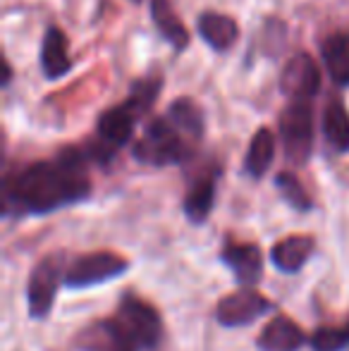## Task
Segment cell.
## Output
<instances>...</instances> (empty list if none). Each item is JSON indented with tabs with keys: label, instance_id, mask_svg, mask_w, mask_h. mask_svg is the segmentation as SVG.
Listing matches in <instances>:
<instances>
[{
	"label": "cell",
	"instance_id": "cell-21",
	"mask_svg": "<svg viewBox=\"0 0 349 351\" xmlns=\"http://www.w3.org/2000/svg\"><path fill=\"white\" fill-rule=\"evenodd\" d=\"M168 117L173 120V125L182 134L194 136V139H201V134H204V112H201V108L196 106L194 101H189V98L175 101L168 110Z\"/></svg>",
	"mask_w": 349,
	"mask_h": 351
},
{
	"label": "cell",
	"instance_id": "cell-12",
	"mask_svg": "<svg viewBox=\"0 0 349 351\" xmlns=\"http://www.w3.org/2000/svg\"><path fill=\"white\" fill-rule=\"evenodd\" d=\"M306 344V335L294 320L278 315L261 330L256 347L261 351H299Z\"/></svg>",
	"mask_w": 349,
	"mask_h": 351
},
{
	"label": "cell",
	"instance_id": "cell-22",
	"mask_svg": "<svg viewBox=\"0 0 349 351\" xmlns=\"http://www.w3.org/2000/svg\"><path fill=\"white\" fill-rule=\"evenodd\" d=\"M275 184H278L280 194L285 196V201H287L292 208H297L302 213L311 210V199H309V194L304 191L302 182H299L294 175H289V172H280V175L275 177Z\"/></svg>",
	"mask_w": 349,
	"mask_h": 351
},
{
	"label": "cell",
	"instance_id": "cell-6",
	"mask_svg": "<svg viewBox=\"0 0 349 351\" xmlns=\"http://www.w3.org/2000/svg\"><path fill=\"white\" fill-rule=\"evenodd\" d=\"M285 153L294 165H304L313 146V112L306 101H294L280 117Z\"/></svg>",
	"mask_w": 349,
	"mask_h": 351
},
{
	"label": "cell",
	"instance_id": "cell-19",
	"mask_svg": "<svg viewBox=\"0 0 349 351\" xmlns=\"http://www.w3.org/2000/svg\"><path fill=\"white\" fill-rule=\"evenodd\" d=\"M323 134L337 153L349 151V112L342 103L333 101L326 108V112H323Z\"/></svg>",
	"mask_w": 349,
	"mask_h": 351
},
{
	"label": "cell",
	"instance_id": "cell-1",
	"mask_svg": "<svg viewBox=\"0 0 349 351\" xmlns=\"http://www.w3.org/2000/svg\"><path fill=\"white\" fill-rule=\"evenodd\" d=\"M86 156L67 148L53 162H34L5 180V215H43L86 199Z\"/></svg>",
	"mask_w": 349,
	"mask_h": 351
},
{
	"label": "cell",
	"instance_id": "cell-13",
	"mask_svg": "<svg viewBox=\"0 0 349 351\" xmlns=\"http://www.w3.org/2000/svg\"><path fill=\"white\" fill-rule=\"evenodd\" d=\"M313 251L311 237L294 234L287 239H280L278 244L270 249V261L280 273H299L306 265L309 256Z\"/></svg>",
	"mask_w": 349,
	"mask_h": 351
},
{
	"label": "cell",
	"instance_id": "cell-10",
	"mask_svg": "<svg viewBox=\"0 0 349 351\" xmlns=\"http://www.w3.org/2000/svg\"><path fill=\"white\" fill-rule=\"evenodd\" d=\"M144 115L139 108L134 106V101L127 98L122 106L110 108V110L103 112L101 122H98V136L106 143L108 148H120L132 139V132H134L136 120Z\"/></svg>",
	"mask_w": 349,
	"mask_h": 351
},
{
	"label": "cell",
	"instance_id": "cell-5",
	"mask_svg": "<svg viewBox=\"0 0 349 351\" xmlns=\"http://www.w3.org/2000/svg\"><path fill=\"white\" fill-rule=\"evenodd\" d=\"M130 263L122 256L110 254V251H96V254L77 256L65 268V285L72 289H84V287L103 285L108 280L120 278L127 273Z\"/></svg>",
	"mask_w": 349,
	"mask_h": 351
},
{
	"label": "cell",
	"instance_id": "cell-18",
	"mask_svg": "<svg viewBox=\"0 0 349 351\" xmlns=\"http://www.w3.org/2000/svg\"><path fill=\"white\" fill-rule=\"evenodd\" d=\"M151 17H154L156 29H158L165 41L173 43L177 51L186 48V43H189V32L184 29L182 19L175 14L170 0H151Z\"/></svg>",
	"mask_w": 349,
	"mask_h": 351
},
{
	"label": "cell",
	"instance_id": "cell-11",
	"mask_svg": "<svg viewBox=\"0 0 349 351\" xmlns=\"http://www.w3.org/2000/svg\"><path fill=\"white\" fill-rule=\"evenodd\" d=\"M223 263L234 273L242 287H252L263 275V254L256 244H228L220 254Z\"/></svg>",
	"mask_w": 349,
	"mask_h": 351
},
{
	"label": "cell",
	"instance_id": "cell-7",
	"mask_svg": "<svg viewBox=\"0 0 349 351\" xmlns=\"http://www.w3.org/2000/svg\"><path fill=\"white\" fill-rule=\"evenodd\" d=\"M270 311V301L263 294L254 291L252 287H244L239 291L223 296L215 306V318L225 328H244V325L258 320Z\"/></svg>",
	"mask_w": 349,
	"mask_h": 351
},
{
	"label": "cell",
	"instance_id": "cell-16",
	"mask_svg": "<svg viewBox=\"0 0 349 351\" xmlns=\"http://www.w3.org/2000/svg\"><path fill=\"white\" fill-rule=\"evenodd\" d=\"M326 70L337 86H349V34H333L321 48Z\"/></svg>",
	"mask_w": 349,
	"mask_h": 351
},
{
	"label": "cell",
	"instance_id": "cell-14",
	"mask_svg": "<svg viewBox=\"0 0 349 351\" xmlns=\"http://www.w3.org/2000/svg\"><path fill=\"white\" fill-rule=\"evenodd\" d=\"M41 67L48 79H60L62 74L70 72L72 60H70V53H67V36L62 29L51 27L46 32V36H43Z\"/></svg>",
	"mask_w": 349,
	"mask_h": 351
},
{
	"label": "cell",
	"instance_id": "cell-25",
	"mask_svg": "<svg viewBox=\"0 0 349 351\" xmlns=\"http://www.w3.org/2000/svg\"><path fill=\"white\" fill-rule=\"evenodd\" d=\"M347 330H349V325H347Z\"/></svg>",
	"mask_w": 349,
	"mask_h": 351
},
{
	"label": "cell",
	"instance_id": "cell-2",
	"mask_svg": "<svg viewBox=\"0 0 349 351\" xmlns=\"http://www.w3.org/2000/svg\"><path fill=\"white\" fill-rule=\"evenodd\" d=\"M134 156L146 165L163 167L184 160L189 156V146L170 117H154L146 125L144 136L136 141Z\"/></svg>",
	"mask_w": 349,
	"mask_h": 351
},
{
	"label": "cell",
	"instance_id": "cell-20",
	"mask_svg": "<svg viewBox=\"0 0 349 351\" xmlns=\"http://www.w3.org/2000/svg\"><path fill=\"white\" fill-rule=\"evenodd\" d=\"M275 156V136L270 134L268 130H258L256 136L252 139V146L247 151V160H244V167L252 177H263L268 172L270 162H273Z\"/></svg>",
	"mask_w": 349,
	"mask_h": 351
},
{
	"label": "cell",
	"instance_id": "cell-15",
	"mask_svg": "<svg viewBox=\"0 0 349 351\" xmlns=\"http://www.w3.org/2000/svg\"><path fill=\"white\" fill-rule=\"evenodd\" d=\"M199 34L213 51H228L234 46L239 36L237 22L228 14L218 12H204L199 17Z\"/></svg>",
	"mask_w": 349,
	"mask_h": 351
},
{
	"label": "cell",
	"instance_id": "cell-4",
	"mask_svg": "<svg viewBox=\"0 0 349 351\" xmlns=\"http://www.w3.org/2000/svg\"><path fill=\"white\" fill-rule=\"evenodd\" d=\"M60 282H65L62 254L48 256V258H43L41 263L32 270L29 285H27V304H29V315H32V318L38 320L51 313Z\"/></svg>",
	"mask_w": 349,
	"mask_h": 351
},
{
	"label": "cell",
	"instance_id": "cell-9",
	"mask_svg": "<svg viewBox=\"0 0 349 351\" xmlns=\"http://www.w3.org/2000/svg\"><path fill=\"white\" fill-rule=\"evenodd\" d=\"M77 344L82 351H136L134 342L127 337L115 315L91 323L86 330H82Z\"/></svg>",
	"mask_w": 349,
	"mask_h": 351
},
{
	"label": "cell",
	"instance_id": "cell-3",
	"mask_svg": "<svg viewBox=\"0 0 349 351\" xmlns=\"http://www.w3.org/2000/svg\"><path fill=\"white\" fill-rule=\"evenodd\" d=\"M115 318L120 320L127 337L134 342L136 351H151L158 347L160 335H163V323H160L158 311L151 304L141 301L139 296L127 294L120 301Z\"/></svg>",
	"mask_w": 349,
	"mask_h": 351
},
{
	"label": "cell",
	"instance_id": "cell-17",
	"mask_svg": "<svg viewBox=\"0 0 349 351\" xmlns=\"http://www.w3.org/2000/svg\"><path fill=\"white\" fill-rule=\"evenodd\" d=\"M215 204V175H204L191 184V189L184 196V213L191 222L201 225L210 215Z\"/></svg>",
	"mask_w": 349,
	"mask_h": 351
},
{
	"label": "cell",
	"instance_id": "cell-23",
	"mask_svg": "<svg viewBox=\"0 0 349 351\" xmlns=\"http://www.w3.org/2000/svg\"><path fill=\"white\" fill-rule=\"evenodd\" d=\"M349 344V330L345 328H318L311 335L313 351H342Z\"/></svg>",
	"mask_w": 349,
	"mask_h": 351
},
{
	"label": "cell",
	"instance_id": "cell-8",
	"mask_svg": "<svg viewBox=\"0 0 349 351\" xmlns=\"http://www.w3.org/2000/svg\"><path fill=\"white\" fill-rule=\"evenodd\" d=\"M280 88L294 101H306V98L316 96L321 88V72L318 65L309 56L299 53L285 65L282 79H280Z\"/></svg>",
	"mask_w": 349,
	"mask_h": 351
},
{
	"label": "cell",
	"instance_id": "cell-24",
	"mask_svg": "<svg viewBox=\"0 0 349 351\" xmlns=\"http://www.w3.org/2000/svg\"><path fill=\"white\" fill-rule=\"evenodd\" d=\"M132 3H139V0H132Z\"/></svg>",
	"mask_w": 349,
	"mask_h": 351
}]
</instances>
